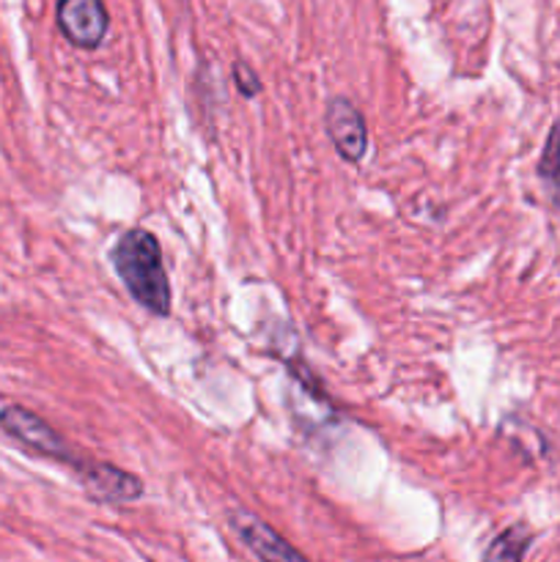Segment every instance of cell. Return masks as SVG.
Wrapping results in <instances>:
<instances>
[{"label":"cell","instance_id":"obj_6","mask_svg":"<svg viewBox=\"0 0 560 562\" xmlns=\"http://www.w3.org/2000/svg\"><path fill=\"white\" fill-rule=\"evenodd\" d=\"M324 126L333 140L335 151L346 159V162H360L368 151V130L362 121L360 110L344 97H335L327 102L324 110Z\"/></svg>","mask_w":560,"mask_h":562},{"label":"cell","instance_id":"obj_3","mask_svg":"<svg viewBox=\"0 0 560 562\" xmlns=\"http://www.w3.org/2000/svg\"><path fill=\"white\" fill-rule=\"evenodd\" d=\"M71 470L80 477V486L86 488L93 503L102 505H126L135 503L146 494V486L137 475L121 470V467L108 464V461H88L80 459Z\"/></svg>","mask_w":560,"mask_h":562},{"label":"cell","instance_id":"obj_7","mask_svg":"<svg viewBox=\"0 0 560 562\" xmlns=\"http://www.w3.org/2000/svg\"><path fill=\"white\" fill-rule=\"evenodd\" d=\"M533 541V532L525 525H514L508 530L500 532L492 543H489L483 562H522L527 554V547Z\"/></svg>","mask_w":560,"mask_h":562},{"label":"cell","instance_id":"obj_9","mask_svg":"<svg viewBox=\"0 0 560 562\" xmlns=\"http://www.w3.org/2000/svg\"><path fill=\"white\" fill-rule=\"evenodd\" d=\"M231 71H234L236 88H239L245 97H256V93H261V80H258V75L245 64V60H236Z\"/></svg>","mask_w":560,"mask_h":562},{"label":"cell","instance_id":"obj_8","mask_svg":"<svg viewBox=\"0 0 560 562\" xmlns=\"http://www.w3.org/2000/svg\"><path fill=\"white\" fill-rule=\"evenodd\" d=\"M538 179H541L549 201L560 209V121H555L547 143H544L541 159H538Z\"/></svg>","mask_w":560,"mask_h":562},{"label":"cell","instance_id":"obj_2","mask_svg":"<svg viewBox=\"0 0 560 562\" xmlns=\"http://www.w3.org/2000/svg\"><path fill=\"white\" fill-rule=\"evenodd\" d=\"M0 431L9 434L16 445L27 450L33 456H42V459L49 461H60L66 467H75L77 456L71 453V448L66 445V439L49 426L47 420L36 415V412L25 409V406H5L0 409Z\"/></svg>","mask_w":560,"mask_h":562},{"label":"cell","instance_id":"obj_5","mask_svg":"<svg viewBox=\"0 0 560 562\" xmlns=\"http://www.w3.org/2000/svg\"><path fill=\"white\" fill-rule=\"evenodd\" d=\"M228 521L236 538L261 562H311L305 554L296 552L283 536H278L267 521L250 514V510H231Z\"/></svg>","mask_w":560,"mask_h":562},{"label":"cell","instance_id":"obj_4","mask_svg":"<svg viewBox=\"0 0 560 562\" xmlns=\"http://www.w3.org/2000/svg\"><path fill=\"white\" fill-rule=\"evenodd\" d=\"M55 20L66 42L82 49H97L110 31V14L102 0H58Z\"/></svg>","mask_w":560,"mask_h":562},{"label":"cell","instance_id":"obj_1","mask_svg":"<svg viewBox=\"0 0 560 562\" xmlns=\"http://www.w3.org/2000/svg\"><path fill=\"white\" fill-rule=\"evenodd\" d=\"M110 263L137 305L154 316H168L173 307V291L165 272L163 247L152 231H124L110 250Z\"/></svg>","mask_w":560,"mask_h":562}]
</instances>
